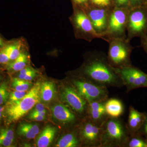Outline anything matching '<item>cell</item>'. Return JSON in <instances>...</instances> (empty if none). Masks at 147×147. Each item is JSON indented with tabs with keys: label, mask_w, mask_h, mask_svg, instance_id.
Masks as SVG:
<instances>
[{
	"label": "cell",
	"mask_w": 147,
	"mask_h": 147,
	"mask_svg": "<svg viewBox=\"0 0 147 147\" xmlns=\"http://www.w3.org/2000/svg\"><path fill=\"white\" fill-rule=\"evenodd\" d=\"M127 39L130 41L147 34V7L144 5L131 8L127 24Z\"/></svg>",
	"instance_id": "obj_8"
},
{
	"label": "cell",
	"mask_w": 147,
	"mask_h": 147,
	"mask_svg": "<svg viewBox=\"0 0 147 147\" xmlns=\"http://www.w3.org/2000/svg\"><path fill=\"white\" fill-rule=\"evenodd\" d=\"M83 9L89 18L94 30L102 39L107 30L109 16L112 9H108L88 6Z\"/></svg>",
	"instance_id": "obj_12"
},
{
	"label": "cell",
	"mask_w": 147,
	"mask_h": 147,
	"mask_svg": "<svg viewBox=\"0 0 147 147\" xmlns=\"http://www.w3.org/2000/svg\"><path fill=\"white\" fill-rule=\"evenodd\" d=\"M39 132V127L36 124L21 123L17 129V134L19 136L28 139H34Z\"/></svg>",
	"instance_id": "obj_19"
},
{
	"label": "cell",
	"mask_w": 147,
	"mask_h": 147,
	"mask_svg": "<svg viewBox=\"0 0 147 147\" xmlns=\"http://www.w3.org/2000/svg\"><path fill=\"white\" fill-rule=\"evenodd\" d=\"M126 38H114L107 41L109 49L107 58L114 68H121L132 65L131 55L134 47Z\"/></svg>",
	"instance_id": "obj_4"
},
{
	"label": "cell",
	"mask_w": 147,
	"mask_h": 147,
	"mask_svg": "<svg viewBox=\"0 0 147 147\" xmlns=\"http://www.w3.org/2000/svg\"><path fill=\"white\" fill-rule=\"evenodd\" d=\"M28 58L26 53H21L18 57L9 64L7 69L9 71H20L26 67L28 63Z\"/></svg>",
	"instance_id": "obj_21"
},
{
	"label": "cell",
	"mask_w": 147,
	"mask_h": 147,
	"mask_svg": "<svg viewBox=\"0 0 147 147\" xmlns=\"http://www.w3.org/2000/svg\"><path fill=\"white\" fill-rule=\"evenodd\" d=\"M4 110V108L0 106V119H1L2 116V113Z\"/></svg>",
	"instance_id": "obj_37"
},
{
	"label": "cell",
	"mask_w": 147,
	"mask_h": 147,
	"mask_svg": "<svg viewBox=\"0 0 147 147\" xmlns=\"http://www.w3.org/2000/svg\"><path fill=\"white\" fill-rule=\"evenodd\" d=\"M79 134L81 146L88 147H100L102 128L95 124L87 117L80 125Z\"/></svg>",
	"instance_id": "obj_11"
},
{
	"label": "cell",
	"mask_w": 147,
	"mask_h": 147,
	"mask_svg": "<svg viewBox=\"0 0 147 147\" xmlns=\"http://www.w3.org/2000/svg\"><path fill=\"white\" fill-rule=\"evenodd\" d=\"M129 8L115 7L110 11L108 26L102 39L108 41L114 38H126L127 24Z\"/></svg>",
	"instance_id": "obj_5"
},
{
	"label": "cell",
	"mask_w": 147,
	"mask_h": 147,
	"mask_svg": "<svg viewBox=\"0 0 147 147\" xmlns=\"http://www.w3.org/2000/svg\"><path fill=\"white\" fill-rule=\"evenodd\" d=\"M77 77L71 79L70 83L88 102L105 101L108 98V88L94 84L83 77Z\"/></svg>",
	"instance_id": "obj_6"
},
{
	"label": "cell",
	"mask_w": 147,
	"mask_h": 147,
	"mask_svg": "<svg viewBox=\"0 0 147 147\" xmlns=\"http://www.w3.org/2000/svg\"><path fill=\"white\" fill-rule=\"evenodd\" d=\"M74 5L84 9L88 6L90 0H71Z\"/></svg>",
	"instance_id": "obj_32"
},
{
	"label": "cell",
	"mask_w": 147,
	"mask_h": 147,
	"mask_svg": "<svg viewBox=\"0 0 147 147\" xmlns=\"http://www.w3.org/2000/svg\"><path fill=\"white\" fill-rule=\"evenodd\" d=\"M55 86L53 82H45L40 85V99L44 102L51 101L55 96Z\"/></svg>",
	"instance_id": "obj_20"
},
{
	"label": "cell",
	"mask_w": 147,
	"mask_h": 147,
	"mask_svg": "<svg viewBox=\"0 0 147 147\" xmlns=\"http://www.w3.org/2000/svg\"><path fill=\"white\" fill-rule=\"evenodd\" d=\"M115 7L120 8H129V0H114Z\"/></svg>",
	"instance_id": "obj_31"
},
{
	"label": "cell",
	"mask_w": 147,
	"mask_h": 147,
	"mask_svg": "<svg viewBox=\"0 0 147 147\" xmlns=\"http://www.w3.org/2000/svg\"><path fill=\"white\" fill-rule=\"evenodd\" d=\"M54 118L64 126H72L77 121V116L67 105L57 104L52 109Z\"/></svg>",
	"instance_id": "obj_13"
},
{
	"label": "cell",
	"mask_w": 147,
	"mask_h": 147,
	"mask_svg": "<svg viewBox=\"0 0 147 147\" xmlns=\"http://www.w3.org/2000/svg\"><path fill=\"white\" fill-rule=\"evenodd\" d=\"M40 84L36 83L23 98L8 102L6 109L8 123L18 121L40 102Z\"/></svg>",
	"instance_id": "obj_3"
},
{
	"label": "cell",
	"mask_w": 147,
	"mask_h": 147,
	"mask_svg": "<svg viewBox=\"0 0 147 147\" xmlns=\"http://www.w3.org/2000/svg\"><path fill=\"white\" fill-rule=\"evenodd\" d=\"M3 45V40L1 39V38H0V47H2Z\"/></svg>",
	"instance_id": "obj_38"
},
{
	"label": "cell",
	"mask_w": 147,
	"mask_h": 147,
	"mask_svg": "<svg viewBox=\"0 0 147 147\" xmlns=\"http://www.w3.org/2000/svg\"><path fill=\"white\" fill-rule=\"evenodd\" d=\"M105 106L108 115L114 118H119L123 114V103L116 98H108L105 102Z\"/></svg>",
	"instance_id": "obj_16"
},
{
	"label": "cell",
	"mask_w": 147,
	"mask_h": 147,
	"mask_svg": "<svg viewBox=\"0 0 147 147\" xmlns=\"http://www.w3.org/2000/svg\"><path fill=\"white\" fill-rule=\"evenodd\" d=\"M36 72L35 69L30 67H25L20 70L18 78L30 82L34 79L36 76Z\"/></svg>",
	"instance_id": "obj_27"
},
{
	"label": "cell",
	"mask_w": 147,
	"mask_h": 147,
	"mask_svg": "<svg viewBox=\"0 0 147 147\" xmlns=\"http://www.w3.org/2000/svg\"><path fill=\"white\" fill-rule=\"evenodd\" d=\"M120 76L127 93L139 88H147V74L133 65L121 68H114Z\"/></svg>",
	"instance_id": "obj_10"
},
{
	"label": "cell",
	"mask_w": 147,
	"mask_h": 147,
	"mask_svg": "<svg viewBox=\"0 0 147 147\" xmlns=\"http://www.w3.org/2000/svg\"><path fill=\"white\" fill-rule=\"evenodd\" d=\"M61 90L62 100L67 106L83 119L88 117L89 102L79 94L72 85L71 84L64 85Z\"/></svg>",
	"instance_id": "obj_9"
},
{
	"label": "cell",
	"mask_w": 147,
	"mask_h": 147,
	"mask_svg": "<svg viewBox=\"0 0 147 147\" xmlns=\"http://www.w3.org/2000/svg\"><path fill=\"white\" fill-rule=\"evenodd\" d=\"M9 94L6 84H3L0 86V105L4 103L7 100Z\"/></svg>",
	"instance_id": "obj_28"
},
{
	"label": "cell",
	"mask_w": 147,
	"mask_h": 147,
	"mask_svg": "<svg viewBox=\"0 0 147 147\" xmlns=\"http://www.w3.org/2000/svg\"><path fill=\"white\" fill-rule=\"evenodd\" d=\"M145 119L144 112H139L131 105L129 106L128 119L126 123L129 134L137 133L143 125Z\"/></svg>",
	"instance_id": "obj_15"
},
{
	"label": "cell",
	"mask_w": 147,
	"mask_h": 147,
	"mask_svg": "<svg viewBox=\"0 0 147 147\" xmlns=\"http://www.w3.org/2000/svg\"><path fill=\"white\" fill-rule=\"evenodd\" d=\"M124 147H147V140L137 133L129 134Z\"/></svg>",
	"instance_id": "obj_23"
},
{
	"label": "cell",
	"mask_w": 147,
	"mask_h": 147,
	"mask_svg": "<svg viewBox=\"0 0 147 147\" xmlns=\"http://www.w3.org/2000/svg\"><path fill=\"white\" fill-rule=\"evenodd\" d=\"M76 38L92 42L100 38L94 30L91 22L83 9L74 5L73 14L70 18Z\"/></svg>",
	"instance_id": "obj_7"
},
{
	"label": "cell",
	"mask_w": 147,
	"mask_h": 147,
	"mask_svg": "<svg viewBox=\"0 0 147 147\" xmlns=\"http://www.w3.org/2000/svg\"><path fill=\"white\" fill-rule=\"evenodd\" d=\"M27 93L26 91L15 90L11 92L9 95V101H15L20 100Z\"/></svg>",
	"instance_id": "obj_29"
},
{
	"label": "cell",
	"mask_w": 147,
	"mask_h": 147,
	"mask_svg": "<svg viewBox=\"0 0 147 147\" xmlns=\"http://www.w3.org/2000/svg\"><path fill=\"white\" fill-rule=\"evenodd\" d=\"M78 74V76L107 88L124 86L120 77L109 63L107 55L101 51L94 50L87 52Z\"/></svg>",
	"instance_id": "obj_1"
},
{
	"label": "cell",
	"mask_w": 147,
	"mask_h": 147,
	"mask_svg": "<svg viewBox=\"0 0 147 147\" xmlns=\"http://www.w3.org/2000/svg\"><path fill=\"white\" fill-rule=\"evenodd\" d=\"M88 6L108 9L115 7L114 0H90Z\"/></svg>",
	"instance_id": "obj_25"
},
{
	"label": "cell",
	"mask_w": 147,
	"mask_h": 147,
	"mask_svg": "<svg viewBox=\"0 0 147 147\" xmlns=\"http://www.w3.org/2000/svg\"><path fill=\"white\" fill-rule=\"evenodd\" d=\"M105 101L89 102L88 117L97 126L101 127L109 117L105 106Z\"/></svg>",
	"instance_id": "obj_14"
},
{
	"label": "cell",
	"mask_w": 147,
	"mask_h": 147,
	"mask_svg": "<svg viewBox=\"0 0 147 147\" xmlns=\"http://www.w3.org/2000/svg\"><path fill=\"white\" fill-rule=\"evenodd\" d=\"M14 140V132L10 129H2L0 131V146L9 147Z\"/></svg>",
	"instance_id": "obj_24"
},
{
	"label": "cell",
	"mask_w": 147,
	"mask_h": 147,
	"mask_svg": "<svg viewBox=\"0 0 147 147\" xmlns=\"http://www.w3.org/2000/svg\"><path fill=\"white\" fill-rule=\"evenodd\" d=\"M140 38L141 46L147 54V34L142 36Z\"/></svg>",
	"instance_id": "obj_35"
},
{
	"label": "cell",
	"mask_w": 147,
	"mask_h": 147,
	"mask_svg": "<svg viewBox=\"0 0 147 147\" xmlns=\"http://www.w3.org/2000/svg\"><path fill=\"white\" fill-rule=\"evenodd\" d=\"M44 110H45L44 105L38 102L36 105L35 107L33 109L32 112H41Z\"/></svg>",
	"instance_id": "obj_36"
},
{
	"label": "cell",
	"mask_w": 147,
	"mask_h": 147,
	"mask_svg": "<svg viewBox=\"0 0 147 147\" xmlns=\"http://www.w3.org/2000/svg\"><path fill=\"white\" fill-rule=\"evenodd\" d=\"M28 117L30 119L37 121H40L44 120L45 119V116L32 114L31 113L29 115Z\"/></svg>",
	"instance_id": "obj_34"
},
{
	"label": "cell",
	"mask_w": 147,
	"mask_h": 147,
	"mask_svg": "<svg viewBox=\"0 0 147 147\" xmlns=\"http://www.w3.org/2000/svg\"><path fill=\"white\" fill-rule=\"evenodd\" d=\"M21 42L17 41L6 45L1 51L8 57L10 61H13L21 53Z\"/></svg>",
	"instance_id": "obj_22"
},
{
	"label": "cell",
	"mask_w": 147,
	"mask_h": 147,
	"mask_svg": "<svg viewBox=\"0 0 147 147\" xmlns=\"http://www.w3.org/2000/svg\"><path fill=\"white\" fill-rule=\"evenodd\" d=\"M145 114V119L143 125L141 128L137 131V133L142 135L146 138L147 140V113L144 112Z\"/></svg>",
	"instance_id": "obj_30"
},
{
	"label": "cell",
	"mask_w": 147,
	"mask_h": 147,
	"mask_svg": "<svg viewBox=\"0 0 147 147\" xmlns=\"http://www.w3.org/2000/svg\"><path fill=\"white\" fill-rule=\"evenodd\" d=\"M101 128L100 147H124L129 134L123 120L109 117Z\"/></svg>",
	"instance_id": "obj_2"
},
{
	"label": "cell",
	"mask_w": 147,
	"mask_h": 147,
	"mask_svg": "<svg viewBox=\"0 0 147 147\" xmlns=\"http://www.w3.org/2000/svg\"><path fill=\"white\" fill-rule=\"evenodd\" d=\"M146 0H129L130 9L144 5Z\"/></svg>",
	"instance_id": "obj_33"
},
{
	"label": "cell",
	"mask_w": 147,
	"mask_h": 147,
	"mask_svg": "<svg viewBox=\"0 0 147 147\" xmlns=\"http://www.w3.org/2000/svg\"><path fill=\"white\" fill-rule=\"evenodd\" d=\"M32 83L29 81L14 78L12 83V86L16 90L19 91H26L31 86Z\"/></svg>",
	"instance_id": "obj_26"
},
{
	"label": "cell",
	"mask_w": 147,
	"mask_h": 147,
	"mask_svg": "<svg viewBox=\"0 0 147 147\" xmlns=\"http://www.w3.org/2000/svg\"><path fill=\"white\" fill-rule=\"evenodd\" d=\"M81 146L79 131L78 134L75 131H70L64 134L61 137L56 147H77Z\"/></svg>",
	"instance_id": "obj_18"
},
{
	"label": "cell",
	"mask_w": 147,
	"mask_h": 147,
	"mask_svg": "<svg viewBox=\"0 0 147 147\" xmlns=\"http://www.w3.org/2000/svg\"><path fill=\"white\" fill-rule=\"evenodd\" d=\"M144 6H146V7H147V0H146V1H145Z\"/></svg>",
	"instance_id": "obj_39"
},
{
	"label": "cell",
	"mask_w": 147,
	"mask_h": 147,
	"mask_svg": "<svg viewBox=\"0 0 147 147\" xmlns=\"http://www.w3.org/2000/svg\"><path fill=\"white\" fill-rule=\"evenodd\" d=\"M57 129L55 127L48 125L45 127L37 139V146L47 147L50 146L54 139Z\"/></svg>",
	"instance_id": "obj_17"
}]
</instances>
